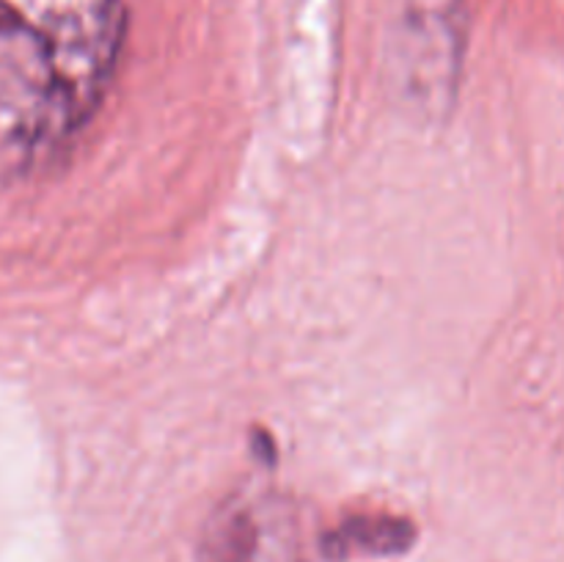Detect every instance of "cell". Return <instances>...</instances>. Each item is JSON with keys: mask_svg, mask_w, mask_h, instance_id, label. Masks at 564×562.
I'll return each mask as SVG.
<instances>
[{"mask_svg": "<svg viewBox=\"0 0 564 562\" xmlns=\"http://www.w3.org/2000/svg\"><path fill=\"white\" fill-rule=\"evenodd\" d=\"M119 0H0V154L42 158L88 121L113 75Z\"/></svg>", "mask_w": 564, "mask_h": 562, "instance_id": "cell-1", "label": "cell"}, {"mask_svg": "<svg viewBox=\"0 0 564 562\" xmlns=\"http://www.w3.org/2000/svg\"><path fill=\"white\" fill-rule=\"evenodd\" d=\"M202 562H301V529L284 501L237 499L204 529Z\"/></svg>", "mask_w": 564, "mask_h": 562, "instance_id": "cell-2", "label": "cell"}, {"mask_svg": "<svg viewBox=\"0 0 564 562\" xmlns=\"http://www.w3.org/2000/svg\"><path fill=\"white\" fill-rule=\"evenodd\" d=\"M413 540L411 527L391 518H367V521H347L325 540V551L330 556H347L364 551V554H394L408 549Z\"/></svg>", "mask_w": 564, "mask_h": 562, "instance_id": "cell-3", "label": "cell"}]
</instances>
